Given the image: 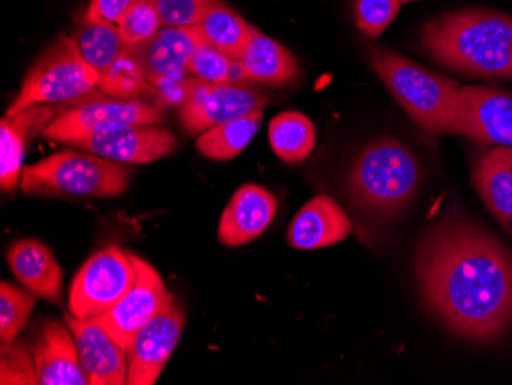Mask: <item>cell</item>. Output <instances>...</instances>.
<instances>
[{"label":"cell","mask_w":512,"mask_h":385,"mask_svg":"<svg viewBox=\"0 0 512 385\" xmlns=\"http://www.w3.org/2000/svg\"><path fill=\"white\" fill-rule=\"evenodd\" d=\"M414 275L433 318L460 338L491 343L512 326V254L471 221L445 218L422 232Z\"/></svg>","instance_id":"obj_1"},{"label":"cell","mask_w":512,"mask_h":385,"mask_svg":"<svg viewBox=\"0 0 512 385\" xmlns=\"http://www.w3.org/2000/svg\"><path fill=\"white\" fill-rule=\"evenodd\" d=\"M421 43L431 59L471 79L512 82V16L491 8L439 14L424 25Z\"/></svg>","instance_id":"obj_2"},{"label":"cell","mask_w":512,"mask_h":385,"mask_svg":"<svg viewBox=\"0 0 512 385\" xmlns=\"http://www.w3.org/2000/svg\"><path fill=\"white\" fill-rule=\"evenodd\" d=\"M421 178L416 155L398 140L387 137L371 142L356 157L348 175V191L365 215L388 221L410 206Z\"/></svg>","instance_id":"obj_3"},{"label":"cell","mask_w":512,"mask_h":385,"mask_svg":"<svg viewBox=\"0 0 512 385\" xmlns=\"http://www.w3.org/2000/svg\"><path fill=\"white\" fill-rule=\"evenodd\" d=\"M368 65L405 114L433 137L454 134L460 85L385 48H371Z\"/></svg>","instance_id":"obj_4"},{"label":"cell","mask_w":512,"mask_h":385,"mask_svg":"<svg viewBox=\"0 0 512 385\" xmlns=\"http://www.w3.org/2000/svg\"><path fill=\"white\" fill-rule=\"evenodd\" d=\"M131 169L88 152L62 151L23 166V194L53 198H108L122 195Z\"/></svg>","instance_id":"obj_5"},{"label":"cell","mask_w":512,"mask_h":385,"mask_svg":"<svg viewBox=\"0 0 512 385\" xmlns=\"http://www.w3.org/2000/svg\"><path fill=\"white\" fill-rule=\"evenodd\" d=\"M99 86V74L83 60L74 37L60 36L28 71L7 117L50 103H71Z\"/></svg>","instance_id":"obj_6"},{"label":"cell","mask_w":512,"mask_h":385,"mask_svg":"<svg viewBox=\"0 0 512 385\" xmlns=\"http://www.w3.org/2000/svg\"><path fill=\"white\" fill-rule=\"evenodd\" d=\"M137 272L128 251L106 247L89 257L69 287V313L79 320H94L125 297Z\"/></svg>","instance_id":"obj_7"},{"label":"cell","mask_w":512,"mask_h":385,"mask_svg":"<svg viewBox=\"0 0 512 385\" xmlns=\"http://www.w3.org/2000/svg\"><path fill=\"white\" fill-rule=\"evenodd\" d=\"M184 85L180 120L191 135L249 116L269 102L263 91L247 83H209L194 77Z\"/></svg>","instance_id":"obj_8"},{"label":"cell","mask_w":512,"mask_h":385,"mask_svg":"<svg viewBox=\"0 0 512 385\" xmlns=\"http://www.w3.org/2000/svg\"><path fill=\"white\" fill-rule=\"evenodd\" d=\"M165 114L138 99L92 100L59 112L43 132L45 139L71 143L92 132L125 125H161Z\"/></svg>","instance_id":"obj_9"},{"label":"cell","mask_w":512,"mask_h":385,"mask_svg":"<svg viewBox=\"0 0 512 385\" xmlns=\"http://www.w3.org/2000/svg\"><path fill=\"white\" fill-rule=\"evenodd\" d=\"M186 316L171 293L160 313L138 330L128 347V385H154L183 335Z\"/></svg>","instance_id":"obj_10"},{"label":"cell","mask_w":512,"mask_h":385,"mask_svg":"<svg viewBox=\"0 0 512 385\" xmlns=\"http://www.w3.org/2000/svg\"><path fill=\"white\" fill-rule=\"evenodd\" d=\"M454 134L483 145L512 148V94L494 86H460Z\"/></svg>","instance_id":"obj_11"},{"label":"cell","mask_w":512,"mask_h":385,"mask_svg":"<svg viewBox=\"0 0 512 385\" xmlns=\"http://www.w3.org/2000/svg\"><path fill=\"white\" fill-rule=\"evenodd\" d=\"M128 252L137 272L135 283L111 310L94 318L125 349L132 336L160 313L171 297L157 270L148 261Z\"/></svg>","instance_id":"obj_12"},{"label":"cell","mask_w":512,"mask_h":385,"mask_svg":"<svg viewBox=\"0 0 512 385\" xmlns=\"http://www.w3.org/2000/svg\"><path fill=\"white\" fill-rule=\"evenodd\" d=\"M71 146L114 162L143 165L171 154L177 146V137L163 126L125 125L92 132Z\"/></svg>","instance_id":"obj_13"},{"label":"cell","mask_w":512,"mask_h":385,"mask_svg":"<svg viewBox=\"0 0 512 385\" xmlns=\"http://www.w3.org/2000/svg\"><path fill=\"white\" fill-rule=\"evenodd\" d=\"M201 42L197 27L161 28L151 40L134 47L143 76L154 88H168L189 76L188 66Z\"/></svg>","instance_id":"obj_14"},{"label":"cell","mask_w":512,"mask_h":385,"mask_svg":"<svg viewBox=\"0 0 512 385\" xmlns=\"http://www.w3.org/2000/svg\"><path fill=\"white\" fill-rule=\"evenodd\" d=\"M65 324L79 349L89 385H123L128 378V353L96 320H79L65 313Z\"/></svg>","instance_id":"obj_15"},{"label":"cell","mask_w":512,"mask_h":385,"mask_svg":"<svg viewBox=\"0 0 512 385\" xmlns=\"http://www.w3.org/2000/svg\"><path fill=\"white\" fill-rule=\"evenodd\" d=\"M278 212V200L260 185H244L232 195L218 226L224 246L240 247L264 234Z\"/></svg>","instance_id":"obj_16"},{"label":"cell","mask_w":512,"mask_h":385,"mask_svg":"<svg viewBox=\"0 0 512 385\" xmlns=\"http://www.w3.org/2000/svg\"><path fill=\"white\" fill-rule=\"evenodd\" d=\"M33 355L37 385H89L76 339L66 324L46 320L34 339Z\"/></svg>","instance_id":"obj_17"},{"label":"cell","mask_w":512,"mask_h":385,"mask_svg":"<svg viewBox=\"0 0 512 385\" xmlns=\"http://www.w3.org/2000/svg\"><path fill=\"white\" fill-rule=\"evenodd\" d=\"M352 231V220L338 201L330 195H316L293 218L287 241L295 249L313 251L341 243Z\"/></svg>","instance_id":"obj_18"},{"label":"cell","mask_w":512,"mask_h":385,"mask_svg":"<svg viewBox=\"0 0 512 385\" xmlns=\"http://www.w3.org/2000/svg\"><path fill=\"white\" fill-rule=\"evenodd\" d=\"M7 258L23 287L50 303H62L63 270L50 247L42 241L23 238L11 244Z\"/></svg>","instance_id":"obj_19"},{"label":"cell","mask_w":512,"mask_h":385,"mask_svg":"<svg viewBox=\"0 0 512 385\" xmlns=\"http://www.w3.org/2000/svg\"><path fill=\"white\" fill-rule=\"evenodd\" d=\"M59 112L50 106H33L17 114L4 117L0 122L2 137V165H0V185L2 191L13 192L22 181L23 157L28 142L39 132H45Z\"/></svg>","instance_id":"obj_20"},{"label":"cell","mask_w":512,"mask_h":385,"mask_svg":"<svg viewBox=\"0 0 512 385\" xmlns=\"http://www.w3.org/2000/svg\"><path fill=\"white\" fill-rule=\"evenodd\" d=\"M473 183L486 209L512 234V148L497 146L480 155Z\"/></svg>","instance_id":"obj_21"},{"label":"cell","mask_w":512,"mask_h":385,"mask_svg":"<svg viewBox=\"0 0 512 385\" xmlns=\"http://www.w3.org/2000/svg\"><path fill=\"white\" fill-rule=\"evenodd\" d=\"M244 74L250 82L283 88L298 77V60L284 45L256 30L252 25L249 42L240 59Z\"/></svg>","instance_id":"obj_22"},{"label":"cell","mask_w":512,"mask_h":385,"mask_svg":"<svg viewBox=\"0 0 512 385\" xmlns=\"http://www.w3.org/2000/svg\"><path fill=\"white\" fill-rule=\"evenodd\" d=\"M73 37L83 60L99 74V82L114 73L132 50L119 27L108 22L83 20Z\"/></svg>","instance_id":"obj_23"},{"label":"cell","mask_w":512,"mask_h":385,"mask_svg":"<svg viewBox=\"0 0 512 385\" xmlns=\"http://www.w3.org/2000/svg\"><path fill=\"white\" fill-rule=\"evenodd\" d=\"M269 142L284 163L299 165L306 162L315 149V126L302 112H281L270 122Z\"/></svg>","instance_id":"obj_24"},{"label":"cell","mask_w":512,"mask_h":385,"mask_svg":"<svg viewBox=\"0 0 512 385\" xmlns=\"http://www.w3.org/2000/svg\"><path fill=\"white\" fill-rule=\"evenodd\" d=\"M263 116V109H258L249 116L207 129L198 135L195 146L201 155L211 160H232L247 148L256 132L260 131Z\"/></svg>","instance_id":"obj_25"},{"label":"cell","mask_w":512,"mask_h":385,"mask_svg":"<svg viewBox=\"0 0 512 385\" xmlns=\"http://www.w3.org/2000/svg\"><path fill=\"white\" fill-rule=\"evenodd\" d=\"M195 27L200 31L204 42L234 60L240 59L252 31V25L247 24L232 8L221 4L220 0L207 11L201 24Z\"/></svg>","instance_id":"obj_26"},{"label":"cell","mask_w":512,"mask_h":385,"mask_svg":"<svg viewBox=\"0 0 512 385\" xmlns=\"http://www.w3.org/2000/svg\"><path fill=\"white\" fill-rule=\"evenodd\" d=\"M189 76L209 83H247L250 82L244 74L238 60L226 56L201 37L200 45L195 50L188 66Z\"/></svg>","instance_id":"obj_27"},{"label":"cell","mask_w":512,"mask_h":385,"mask_svg":"<svg viewBox=\"0 0 512 385\" xmlns=\"http://www.w3.org/2000/svg\"><path fill=\"white\" fill-rule=\"evenodd\" d=\"M36 306V295L25 292L14 284H0V341L2 347L14 343L20 332L27 327L31 312Z\"/></svg>","instance_id":"obj_28"},{"label":"cell","mask_w":512,"mask_h":385,"mask_svg":"<svg viewBox=\"0 0 512 385\" xmlns=\"http://www.w3.org/2000/svg\"><path fill=\"white\" fill-rule=\"evenodd\" d=\"M218 0H151L163 28H189L201 24Z\"/></svg>","instance_id":"obj_29"},{"label":"cell","mask_w":512,"mask_h":385,"mask_svg":"<svg viewBox=\"0 0 512 385\" xmlns=\"http://www.w3.org/2000/svg\"><path fill=\"white\" fill-rule=\"evenodd\" d=\"M117 27L125 42L131 47L143 45L163 28L151 0H145L143 4L129 10L119 20Z\"/></svg>","instance_id":"obj_30"},{"label":"cell","mask_w":512,"mask_h":385,"mask_svg":"<svg viewBox=\"0 0 512 385\" xmlns=\"http://www.w3.org/2000/svg\"><path fill=\"white\" fill-rule=\"evenodd\" d=\"M401 0H355L356 24L368 37H379L398 16Z\"/></svg>","instance_id":"obj_31"},{"label":"cell","mask_w":512,"mask_h":385,"mask_svg":"<svg viewBox=\"0 0 512 385\" xmlns=\"http://www.w3.org/2000/svg\"><path fill=\"white\" fill-rule=\"evenodd\" d=\"M2 384H37L34 355L25 344L2 347Z\"/></svg>","instance_id":"obj_32"},{"label":"cell","mask_w":512,"mask_h":385,"mask_svg":"<svg viewBox=\"0 0 512 385\" xmlns=\"http://www.w3.org/2000/svg\"><path fill=\"white\" fill-rule=\"evenodd\" d=\"M143 2L145 0H91L83 20L117 25L129 10Z\"/></svg>","instance_id":"obj_33"},{"label":"cell","mask_w":512,"mask_h":385,"mask_svg":"<svg viewBox=\"0 0 512 385\" xmlns=\"http://www.w3.org/2000/svg\"><path fill=\"white\" fill-rule=\"evenodd\" d=\"M402 4H408V2H416V0H401Z\"/></svg>","instance_id":"obj_34"}]
</instances>
